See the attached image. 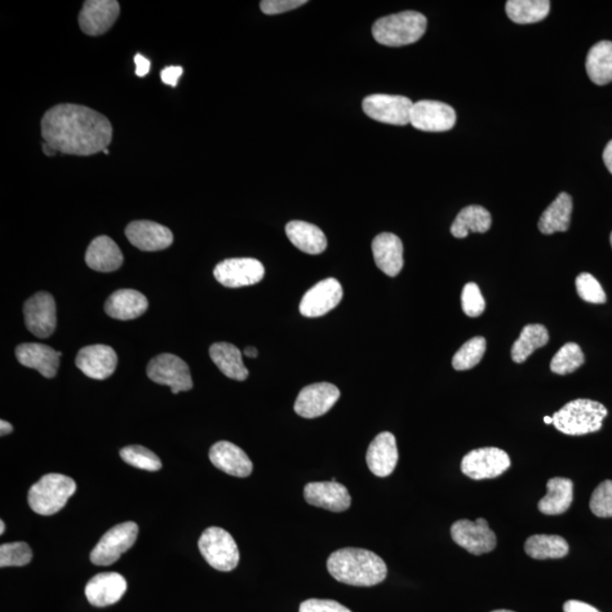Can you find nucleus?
I'll list each match as a JSON object with an SVG mask.
<instances>
[{
    "label": "nucleus",
    "instance_id": "nucleus-44",
    "mask_svg": "<svg viewBox=\"0 0 612 612\" xmlns=\"http://www.w3.org/2000/svg\"><path fill=\"white\" fill-rule=\"evenodd\" d=\"M306 3H308L306 0H264L260 3V8L264 14L276 15L296 10Z\"/></svg>",
    "mask_w": 612,
    "mask_h": 612
},
{
    "label": "nucleus",
    "instance_id": "nucleus-37",
    "mask_svg": "<svg viewBox=\"0 0 612 612\" xmlns=\"http://www.w3.org/2000/svg\"><path fill=\"white\" fill-rule=\"evenodd\" d=\"M584 362L585 357L580 346L575 343H567L552 357L550 369L553 374L566 376L580 369Z\"/></svg>",
    "mask_w": 612,
    "mask_h": 612
},
{
    "label": "nucleus",
    "instance_id": "nucleus-21",
    "mask_svg": "<svg viewBox=\"0 0 612 612\" xmlns=\"http://www.w3.org/2000/svg\"><path fill=\"white\" fill-rule=\"evenodd\" d=\"M127 589L126 580L121 574L101 573L88 580L86 597L90 605L104 607L121 600Z\"/></svg>",
    "mask_w": 612,
    "mask_h": 612
},
{
    "label": "nucleus",
    "instance_id": "nucleus-16",
    "mask_svg": "<svg viewBox=\"0 0 612 612\" xmlns=\"http://www.w3.org/2000/svg\"><path fill=\"white\" fill-rule=\"evenodd\" d=\"M121 12L116 0H88L79 15V28L83 33L97 37L113 28Z\"/></svg>",
    "mask_w": 612,
    "mask_h": 612
},
{
    "label": "nucleus",
    "instance_id": "nucleus-12",
    "mask_svg": "<svg viewBox=\"0 0 612 612\" xmlns=\"http://www.w3.org/2000/svg\"><path fill=\"white\" fill-rule=\"evenodd\" d=\"M26 328L38 338H48L56 329L57 313L54 297L37 292L23 306Z\"/></svg>",
    "mask_w": 612,
    "mask_h": 612
},
{
    "label": "nucleus",
    "instance_id": "nucleus-55",
    "mask_svg": "<svg viewBox=\"0 0 612 612\" xmlns=\"http://www.w3.org/2000/svg\"><path fill=\"white\" fill-rule=\"evenodd\" d=\"M492 612H514V611H510V610H496V611H492Z\"/></svg>",
    "mask_w": 612,
    "mask_h": 612
},
{
    "label": "nucleus",
    "instance_id": "nucleus-49",
    "mask_svg": "<svg viewBox=\"0 0 612 612\" xmlns=\"http://www.w3.org/2000/svg\"><path fill=\"white\" fill-rule=\"evenodd\" d=\"M603 162L612 174V140L607 144L605 151H603Z\"/></svg>",
    "mask_w": 612,
    "mask_h": 612
},
{
    "label": "nucleus",
    "instance_id": "nucleus-38",
    "mask_svg": "<svg viewBox=\"0 0 612 612\" xmlns=\"http://www.w3.org/2000/svg\"><path fill=\"white\" fill-rule=\"evenodd\" d=\"M487 349V341L483 337H474L457 350L452 357V366L457 371L473 369L481 362Z\"/></svg>",
    "mask_w": 612,
    "mask_h": 612
},
{
    "label": "nucleus",
    "instance_id": "nucleus-48",
    "mask_svg": "<svg viewBox=\"0 0 612 612\" xmlns=\"http://www.w3.org/2000/svg\"><path fill=\"white\" fill-rule=\"evenodd\" d=\"M134 61L136 65L135 74L137 77L144 78L145 75L149 74L151 63L148 59H145V57L142 56L141 54H136L134 57Z\"/></svg>",
    "mask_w": 612,
    "mask_h": 612
},
{
    "label": "nucleus",
    "instance_id": "nucleus-32",
    "mask_svg": "<svg viewBox=\"0 0 612 612\" xmlns=\"http://www.w3.org/2000/svg\"><path fill=\"white\" fill-rule=\"evenodd\" d=\"M490 212L481 206H468L457 215L450 232L456 238L468 237L469 232L487 233L491 228Z\"/></svg>",
    "mask_w": 612,
    "mask_h": 612
},
{
    "label": "nucleus",
    "instance_id": "nucleus-43",
    "mask_svg": "<svg viewBox=\"0 0 612 612\" xmlns=\"http://www.w3.org/2000/svg\"><path fill=\"white\" fill-rule=\"evenodd\" d=\"M462 309L468 317H480L486 310V301L483 299L480 287L476 283H468L462 292Z\"/></svg>",
    "mask_w": 612,
    "mask_h": 612
},
{
    "label": "nucleus",
    "instance_id": "nucleus-27",
    "mask_svg": "<svg viewBox=\"0 0 612 612\" xmlns=\"http://www.w3.org/2000/svg\"><path fill=\"white\" fill-rule=\"evenodd\" d=\"M149 301L144 294L134 290H119L109 296L105 311L117 320H133L148 310Z\"/></svg>",
    "mask_w": 612,
    "mask_h": 612
},
{
    "label": "nucleus",
    "instance_id": "nucleus-28",
    "mask_svg": "<svg viewBox=\"0 0 612 612\" xmlns=\"http://www.w3.org/2000/svg\"><path fill=\"white\" fill-rule=\"evenodd\" d=\"M286 235L292 246L308 255H320L327 248L326 235L316 225L292 220L286 225Z\"/></svg>",
    "mask_w": 612,
    "mask_h": 612
},
{
    "label": "nucleus",
    "instance_id": "nucleus-57",
    "mask_svg": "<svg viewBox=\"0 0 612 612\" xmlns=\"http://www.w3.org/2000/svg\"><path fill=\"white\" fill-rule=\"evenodd\" d=\"M610 243H611V246H612V233L610 235Z\"/></svg>",
    "mask_w": 612,
    "mask_h": 612
},
{
    "label": "nucleus",
    "instance_id": "nucleus-52",
    "mask_svg": "<svg viewBox=\"0 0 612 612\" xmlns=\"http://www.w3.org/2000/svg\"><path fill=\"white\" fill-rule=\"evenodd\" d=\"M244 354H246L247 357L255 358L258 357L259 352L255 348H246V350H244Z\"/></svg>",
    "mask_w": 612,
    "mask_h": 612
},
{
    "label": "nucleus",
    "instance_id": "nucleus-10",
    "mask_svg": "<svg viewBox=\"0 0 612 612\" xmlns=\"http://www.w3.org/2000/svg\"><path fill=\"white\" fill-rule=\"evenodd\" d=\"M413 105L403 96L371 95L363 100L362 108L366 116L376 122L405 126L410 124Z\"/></svg>",
    "mask_w": 612,
    "mask_h": 612
},
{
    "label": "nucleus",
    "instance_id": "nucleus-53",
    "mask_svg": "<svg viewBox=\"0 0 612 612\" xmlns=\"http://www.w3.org/2000/svg\"><path fill=\"white\" fill-rule=\"evenodd\" d=\"M5 530H6L5 523H4V521L0 522V535H3Z\"/></svg>",
    "mask_w": 612,
    "mask_h": 612
},
{
    "label": "nucleus",
    "instance_id": "nucleus-31",
    "mask_svg": "<svg viewBox=\"0 0 612 612\" xmlns=\"http://www.w3.org/2000/svg\"><path fill=\"white\" fill-rule=\"evenodd\" d=\"M210 357L218 369L229 379L244 381L248 370L244 366L242 353L236 346L229 343H216L211 346Z\"/></svg>",
    "mask_w": 612,
    "mask_h": 612
},
{
    "label": "nucleus",
    "instance_id": "nucleus-19",
    "mask_svg": "<svg viewBox=\"0 0 612 612\" xmlns=\"http://www.w3.org/2000/svg\"><path fill=\"white\" fill-rule=\"evenodd\" d=\"M125 235L133 246L145 252L165 250L174 241L170 228L149 220L133 221L127 226Z\"/></svg>",
    "mask_w": 612,
    "mask_h": 612
},
{
    "label": "nucleus",
    "instance_id": "nucleus-22",
    "mask_svg": "<svg viewBox=\"0 0 612 612\" xmlns=\"http://www.w3.org/2000/svg\"><path fill=\"white\" fill-rule=\"evenodd\" d=\"M398 463L396 438L393 433L381 432L371 442L366 452V464L375 476L387 478Z\"/></svg>",
    "mask_w": 612,
    "mask_h": 612
},
{
    "label": "nucleus",
    "instance_id": "nucleus-20",
    "mask_svg": "<svg viewBox=\"0 0 612 612\" xmlns=\"http://www.w3.org/2000/svg\"><path fill=\"white\" fill-rule=\"evenodd\" d=\"M304 498L314 507L341 513L350 507V498L348 487L338 482H311L304 487Z\"/></svg>",
    "mask_w": 612,
    "mask_h": 612
},
{
    "label": "nucleus",
    "instance_id": "nucleus-42",
    "mask_svg": "<svg viewBox=\"0 0 612 612\" xmlns=\"http://www.w3.org/2000/svg\"><path fill=\"white\" fill-rule=\"evenodd\" d=\"M594 515L602 518L612 517V481L606 480L597 487L589 501Z\"/></svg>",
    "mask_w": 612,
    "mask_h": 612
},
{
    "label": "nucleus",
    "instance_id": "nucleus-25",
    "mask_svg": "<svg viewBox=\"0 0 612 612\" xmlns=\"http://www.w3.org/2000/svg\"><path fill=\"white\" fill-rule=\"evenodd\" d=\"M376 267L389 277H396L403 265V247L401 238L392 233L378 235L372 242Z\"/></svg>",
    "mask_w": 612,
    "mask_h": 612
},
{
    "label": "nucleus",
    "instance_id": "nucleus-46",
    "mask_svg": "<svg viewBox=\"0 0 612 612\" xmlns=\"http://www.w3.org/2000/svg\"><path fill=\"white\" fill-rule=\"evenodd\" d=\"M161 75L163 83L175 88L179 84L181 75H183V68H181V66H170V68L162 70Z\"/></svg>",
    "mask_w": 612,
    "mask_h": 612
},
{
    "label": "nucleus",
    "instance_id": "nucleus-39",
    "mask_svg": "<svg viewBox=\"0 0 612 612\" xmlns=\"http://www.w3.org/2000/svg\"><path fill=\"white\" fill-rule=\"evenodd\" d=\"M119 454L124 462L144 471L157 472L162 468L161 459L144 446H127Z\"/></svg>",
    "mask_w": 612,
    "mask_h": 612
},
{
    "label": "nucleus",
    "instance_id": "nucleus-15",
    "mask_svg": "<svg viewBox=\"0 0 612 612\" xmlns=\"http://www.w3.org/2000/svg\"><path fill=\"white\" fill-rule=\"evenodd\" d=\"M339 397V389L335 385L329 383L310 385L301 390L296 398L294 410L301 418L316 419L328 413Z\"/></svg>",
    "mask_w": 612,
    "mask_h": 612
},
{
    "label": "nucleus",
    "instance_id": "nucleus-56",
    "mask_svg": "<svg viewBox=\"0 0 612 612\" xmlns=\"http://www.w3.org/2000/svg\"><path fill=\"white\" fill-rule=\"evenodd\" d=\"M102 153H104L105 154H109L108 149H105L104 151H102Z\"/></svg>",
    "mask_w": 612,
    "mask_h": 612
},
{
    "label": "nucleus",
    "instance_id": "nucleus-11",
    "mask_svg": "<svg viewBox=\"0 0 612 612\" xmlns=\"http://www.w3.org/2000/svg\"><path fill=\"white\" fill-rule=\"evenodd\" d=\"M450 533L455 543L477 556L489 553L496 547L495 532L490 529L489 523L485 518H478L476 522L457 521L451 525Z\"/></svg>",
    "mask_w": 612,
    "mask_h": 612
},
{
    "label": "nucleus",
    "instance_id": "nucleus-14",
    "mask_svg": "<svg viewBox=\"0 0 612 612\" xmlns=\"http://www.w3.org/2000/svg\"><path fill=\"white\" fill-rule=\"evenodd\" d=\"M456 113L450 105L440 101L415 102L411 112L410 124L423 132H447L455 126Z\"/></svg>",
    "mask_w": 612,
    "mask_h": 612
},
{
    "label": "nucleus",
    "instance_id": "nucleus-13",
    "mask_svg": "<svg viewBox=\"0 0 612 612\" xmlns=\"http://www.w3.org/2000/svg\"><path fill=\"white\" fill-rule=\"evenodd\" d=\"M214 276L217 282L225 287L239 288L251 286L263 281L264 267L256 259H227L216 265Z\"/></svg>",
    "mask_w": 612,
    "mask_h": 612
},
{
    "label": "nucleus",
    "instance_id": "nucleus-2",
    "mask_svg": "<svg viewBox=\"0 0 612 612\" xmlns=\"http://www.w3.org/2000/svg\"><path fill=\"white\" fill-rule=\"evenodd\" d=\"M327 567L332 578L353 587H375L388 574L383 558L366 549L337 550L328 559Z\"/></svg>",
    "mask_w": 612,
    "mask_h": 612
},
{
    "label": "nucleus",
    "instance_id": "nucleus-47",
    "mask_svg": "<svg viewBox=\"0 0 612 612\" xmlns=\"http://www.w3.org/2000/svg\"><path fill=\"white\" fill-rule=\"evenodd\" d=\"M564 612H600L597 607L588 605V603L578 601V600H570L567 601L564 605Z\"/></svg>",
    "mask_w": 612,
    "mask_h": 612
},
{
    "label": "nucleus",
    "instance_id": "nucleus-23",
    "mask_svg": "<svg viewBox=\"0 0 612 612\" xmlns=\"http://www.w3.org/2000/svg\"><path fill=\"white\" fill-rule=\"evenodd\" d=\"M209 459L215 468L229 476L247 478L253 471V464L246 451L229 441L215 443L209 451Z\"/></svg>",
    "mask_w": 612,
    "mask_h": 612
},
{
    "label": "nucleus",
    "instance_id": "nucleus-26",
    "mask_svg": "<svg viewBox=\"0 0 612 612\" xmlns=\"http://www.w3.org/2000/svg\"><path fill=\"white\" fill-rule=\"evenodd\" d=\"M124 256L121 248L112 238L99 236L91 242L86 253L88 268L99 273H113L122 267Z\"/></svg>",
    "mask_w": 612,
    "mask_h": 612
},
{
    "label": "nucleus",
    "instance_id": "nucleus-18",
    "mask_svg": "<svg viewBox=\"0 0 612 612\" xmlns=\"http://www.w3.org/2000/svg\"><path fill=\"white\" fill-rule=\"evenodd\" d=\"M75 365L88 378L106 380L116 370L117 355L107 345L87 346L78 353Z\"/></svg>",
    "mask_w": 612,
    "mask_h": 612
},
{
    "label": "nucleus",
    "instance_id": "nucleus-36",
    "mask_svg": "<svg viewBox=\"0 0 612 612\" xmlns=\"http://www.w3.org/2000/svg\"><path fill=\"white\" fill-rule=\"evenodd\" d=\"M549 341V332L542 325H527L512 348V358L515 363H524L536 349L543 348Z\"/></svg>",
    "mask_w": 612,
    "mask_h": 612
},
{
    "label": "nucleus",
    "instance_id": "nucleus-17",
    "mask_svg": "<svg viewBox=\"0 0 612 612\" xmlns=\"http://www.w3.org/2000/svg\"><path fill=\"white\" fill-rule=\"evenodd\" d=\"M343 287L335 278H327L305 292L301 301L300 312L306 318L325 316L343 300Z\"/></svg>",
    "mask_w": 612,
    "mask_h": 612
},
{
    "label": "nucleus",
    "instance_id": "nucleus-45",
    "mask_svg": "<svg viewBox=\"0 0 612 612\" xmlns=\"http://www.w3.org/2000/svg\"><path fill=\"white\" fill-rule=\"evenodd\" d=\"M300 612H352L339 602L310 598L301 603Z\"/></svg>",
    "mask_w": 612,
    "mask_h": 612
},
{
    "label": "nucleus",
    "instance_id": "nucleus-54",
    "mask_svg": "<svg viewBox=\"0 0 612 612\" xmlns=\"http://www.w3.org/2000/svg\"><path fill=\"white\" fill-rule=\"evenodd\" d=\"M544 422L547 423V424H552V423H553L552 416H545V418H544Z\"/></svg>",
    "mask_w": 612,
    "mask_h": 612
},
{
    "label": "nucleus",
    "instance_id": "nucleus-41",
    "mask_svg": "<svg viewBox=\"0 0 612 612\" xmlns=\"http://www.w3.org/2000/svg\"><path fill=\"white\" fill-rule=\"evenodd\" d=\"M576 290L580 299L588 303L603 304L607 301V295L601 283L591 274L583 273L576 278Z\"/></svg>",
    "mask_w": 612,
    "mask_h": 612
},
{
    "label": "nucleus",
    "instance_id": "nucleus-29",
    "mask_svg": "<svg viewBox=\"0 0 612 612\" xmlns=\"http://www.w3.org/2000/svg\"><path fill=\"white\" fill-rule=\"evenodd\" d=\"M573 482L570 478H553L547 483V495L539 501V510L544 515H561L573 503Z\"/></svg>",
    "mask_w": 612,
    "mask_h": 612
},
{
    "label": "nucleus",
    "instance_id": "nucleus-51",
    "mask_svg": "<svg viewBox=\"0 0 612 612\" xmlns=\"http://www.w3.org/2000/svg\"><path fill=\"white\" fill-rule=\"evenodd\" d=\"M42 150L43 153L48 157H54L56 153H59V151H57L55 148H52V146L46 144V142H43Z\"/></svg>",
    "mask_w": 612,
    "mask_h": 612
},
{
    "label": "nucleus",
    "instance_id": "nucleus-6",
    "mask_svg": "<svg viewBox=\"0 0 612 612\" xmlns=\"http://www.w3.org/2000/svg\"><path fill=\"white\" fill-rule=\"evenodd\" d=\"M199 549L208 564L219 571L236 569L239 562V550L236 542L227 531L212 526L203 532L199 540Z\"/></svg>",
    "mask_w": 612,
    "mask_h": 612
},
{
    "label": "nucleus",
    "instance_id": "nucleus-24",
    "mask_svg": "<svg viewBox=\"0 0 612 612\" xmlns=\"http://www.w3.org/2000/svg\"><path fill=\"white\" fill-rule=\"evenodd\" d=\"M15 355L22 366L37 370L44 378L51 379L59 371L60 357L63 354L47 345L28 343L17 346Z\"/></svg>",
    "mask_w": 612,
    "mask_h": 612
},
{
    "label": "nucleus",
    "instance_id": "nucleus-8",
    "mask_svg": "<svg viewBox=\"0 0 612 612\" xmlns=\"http://www.w3.org/2000/svg\"><path fill=\"white\" fill-rule=\"evenodd\" d=\"M146 374L153 383L171 387L172 393L175 394L193 388L189 366L176 355H158L150 361Z\"/></svg>",
    "mask_w": 612,
    "mask_h": 612
},
{
    "label": "nucleus",
    "instance_id": "nucleus-34",
    "mask_svg": "<svg viewBox=\"0 0 612 612\" xmlns=\"http://www.w3.org/2000/svg\"><path fill=\"white\" fill-rule=\"evenodd\" d=\"M525 552L536 561L564 558L570 552L567 541L559 535L538 534L526 540Z\"/></svg>",
    "mask_w": 612,
    "mask_h": 612
},
{
    "label": "nucleus",
    "instance_id": "nucleus-7",
    "mask_svg": "<svg viewBox=\"0 0 612 612\" xmlns=\"http://www.w3.org/2000/svg\"><path fill=\"white\" fill-rule=\"evenodd\" d=\"M139 526L134 522L122 523L106 532L90 553L93 565L110 566L134 545Z\"/></svg>",
    "mask_w": 612,
    "mask_h": 612
},
{
    "label": "nucleus",
    "instance_id": "nucleus-3",
    "mask_svg": "<svg viewBox=\"0 0 612 612\" xmlns=\"http://www.w3.org/2000/svg\"><path fill=\"white\" fill-rule=\"evenodd\" d=\"M607 410L601 403L591 399H575L553 414V425L567 436H584L598 431Z\"/></svg>",
    "mask_w": 612,
    "mask_h": 612
},
{
    "label": "nucleus",
    "instance_id": "nucleus-4",
    "mask_svg": "<svg viewBox=\"0 0 612 612\" xmlns=\"http://www.w3.org/2000/svg\"><path fill=\"white\" fill-rule=\"evenodd\" d=\"M427 30V17L419 12L407 11L381 17L372 26L376 42L388 47L415 43Z\"/></svg>",
    "mask_w": 612,
    "mask_h": 612
},
{
    "label": "nucleus",
    "instance_id": "nucleus-33",
    "mask_svg": "<svg viewBox=\"0 0 612 612\" xmlns=\"http://www.w3.org/2000/svg\"><path fill=\"white\" fill-rule=\"evenodd\" d=\"M589 79L598 86L612 82V42H600L589 49L587 59Z\"/></svg>",
    "mask_w": 612,
    "mask_h": 612
},
{
    "label": "nucleus",
    "instance_id": "nucleus-5",
    "mask_svg": "<svg viewBox=\"0 0 612 612\" xmlns=\"http://www.w3.org/2000/svg\"><path fill=\"white\" fill-rule=\"evenodd\" d=\"M77 491V483L63 474L51 473L43 476L29 491V505L34 513L51 516L65 507Z\"/></svg>",
    "mask_w": 612,
    "mask_h": 612
},
{
    "label": "nucleus",
    "instance_id": "nucleus-9",
    "mask_svg": "<svg viewBox=\"0 0 612 612\" xmlns=\"http://www.w3.org/2000/svg\"><path fill=\"white\" fill-rule=\"evenodd\" d=\"M510 468V459L503 450L496 447L478 448L464 456L460 468L472 480L495 478Z\"/></svg>",
    "mask_w": 612,
    "mask_h": 612
},
{
    "label": "nucleus",
    "instance_id": "nucleus-40",
    "mask_svg": "<svg viewBox=\"0 0 612 612\" xmlns=\"http://www.w3.org/2000/svg\"><path fill=\"white\" fill-rule=\"evenodd\" d=\"M33 552L25 542H12L0 545V567H22L30 564Z\"/></svg>",
    "mask_w": 612,
    "mask_h": 612
},
{
    "label": "nucleus",
    "instance_id": "nucleus-35",
    "mask_svg": "<svg viewBox=\"0 0 612 612\" xmlns=\"http://www.w3.org/2000/svg\"><path fill=\"white\" fill-rule=\"evenodd\" d=\"M549 0H508L505 12L517 24L536 23L545 19L550 12Z\"/></svg>",
    "mask_w": 612,
    "mask_h": 612
},
{
    "label": "nucleus",
    "instance_id": "nucleus-50",
    "mask_svg": "<svg viewBox=\"0 0 612 612\" xmlns=\"http://www.w3.org/2000/svg\"><path fill=\"white\" fill-rule=\"evenodd\" d=\"M13 430H14V428H13V425L10 422H7L5 420L0 421V434H2V437L12 433Z\"/></svg>",
    "mask_w": 612,
    "mask_h": 612
},
{
    "label": "nucleus",
    "instance_id": "nucleus-1",
    "mask_svg": "<svg viewBox=\"0 0 612 612\" xmlns=\"http://www.w3.org/2000/svg\"><path fill=\"white\" fill-rule=\"evenodd\" d=\"M42 135L59 153L87 157L108 148L113 126L107 117L86 106L60 104L44 114Z\"/></svg>",
    "mask_w": 612,
    "mask_h": 612
},
{
    "label": "nucleus",
    "instance_id": "nucleus-30",
    "mask_svg": "<svg viewBox=\"0 0 612 612\" xmlns=\"http://www.w3.org/2000/svg\"><path fill=\"white\" fill-rule=\"evenodd\" d=\"M571 211H573V201H571L570 195L565 192L559 194L541 216L540 232L544 235L567 232L570 226Z\"/></svg>",
    "mask_w": 612,
    "mask_h": 612
}]
</instances>
